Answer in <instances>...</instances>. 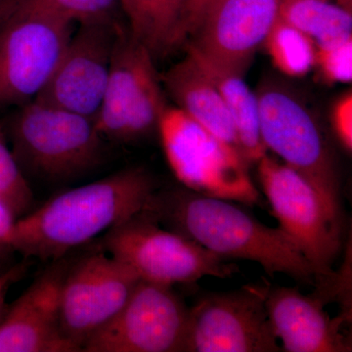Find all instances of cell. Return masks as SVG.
<instances>
[{
    "mask_svg": "<svg viewBox=\"0 0 352 352\" xmlns=\"http://www.w3.org/2000/svg\"><path fill=\"white\" fill-rule=\"evenodd\" d=\"M141 212L221 258L254 261L270 276L283 273L303 283L315 281L311 264L282 229L264 226L232 201L184 186L156 189Z\"/></svg>",
    "mask_w": 352,
    "mask_h": 352,
    "instance_id": "6da1fadb",
    "label": "cell"
},
{
    "mask_svg": "<svg viewBox=\"0 0 352 352\" xmlns=\"http://www.w3.org/2000/svg\"><path fill=\"white\" fill-rule=\"evenodd\" d=\"M156 189L147 171L131 168L68 190L16 220L9 248L25 258H64L138 214Z\"/></svg>",
    "mask_w": 352,
    "mask_h": 352,
    "instance_id": "7a4b0ae2",
    "label": "cell"
},
{
    "mask_svg": "<svg viewBox=\"0 0 352 352\" xmlns=\"http://www.w3.org/2000/svg\"><path fill=\"white\" fill-rule=\"evenodd\" d=\"M2 126L29 182H76L101 166L107 157V140L94 120L36 101L16 108Z\"/></svg>",
    "mask_w": 352,
    "mask_h": 352,
    "instance_id": "3957f363",
    "label": "cell"
},
{
    "mask_svg": "<svg viewBox=\"0 0 352 352\" xmlns=\"http://www.w3.org/2000/svg\"><path fill=\"white\" fill-rule=\"evenodd\" d=\"M256 94L266 150L307 178L331 214L342 221L339 171L314 113L302 96L281 80H264Z\"/></svg>",
    "mask_w": 352,
    "mask_h": 352,
    "instance_id": "277c9868",
    "label": "cell"
},
{
    "mask_svg": "<svg viewBox=\"0 0 352 352\" xmlns=\"http://www.w3.org/2000/svg\"><path fill=\"white\" fill-rule=\"evenodd\" d=\"M157 133L166 161L185 188L244 205L258 203L249 163L237 148L175 106L168 105L164 111Z\"/></svg>",
    "mask_w": 352,
    "mask_h": 352,
    "instance_id": "5b68a950",
    "label": "cell"
},
{
    "mask_svg": "<svg viewBox=\"0 0 352 352\" xmlns=\"http://www.w3.org/2000/svg\"><path fill=\"white\" fill-rule=\"evenodd\" d=\"M99 247L141 280L168 286L193 283L207 276L224 279L238 270L195 241L164 228L141 212L102 235Z\"/></svg>",
    "mask_w": 352,
    "mask_h": 352,
    "instance_id": "8992f818",
    "label": "cell"
},
{
    "mask_svg": "<svg viewBox=\"0 0 352 352\" xmlns=\"http://www.w3.org/2000/svg\"><path fill=\"white\" fill-rule=\"evenodd\" d=\"M155 59L124 23L118 32L103 100L94 122L112 142H136L157 131L168 107Z\"/></svg>",
    "mask_w": 352,
    "mask_h": 352,
    "instance_id": "52a82bcc",
    "label": "cell"
},
{
    "mask_svg": "<svg viewBox=\"0 0 352 352\" xmlns=\"http://www.w3.org/2000/svg\"><path fill=\"white\" fill-rule=\"evenodd\" d=\"M258 164L259 182L279 228L311 264L315 280L325 283L333 276L331 266L342 245V221L298 171L267 154Z\"/></svg>",
    "mask_w": 352,
    "mask_h": 352,
    "instance_id": "ba28073f",
    "label": "cell"
},
{
    "mask_svg": "<svg viewBox=\"0 0 352 352\" xmlns=\"http://www.w3.org/2000/svg\"><path fill=\"white\" fill-rule=\"evenodd\" d=\"M75 27L20 0L0 27V110L36 100Z\"/></svg>",
    "mask_w": 352,
    "mask_h": 352,
    "instance_id": "9c48e42d",
    "label": "cell"
},
{
    "mask_svg": "<svg viewBox=\"0 0 352 352\" xmlns=\"http://www.w3.org/2000/svg\"><path fill=\"white\" fill-rule=\"evenodd\" d=\"M189 314L173 286L140 280L124 307L89 338L82 351H184Z\"/></svg>",
    "mask_w": 352,
    "mask_h": 352,
    "instance_id": "30bf717a",
    "label": "cell"
},
{
    "mask_svg": "<svg viewBox=\"0 0 352 352\" xmlns=\"http://www.w3.org/2000/svg\"><path fill=\"white\" fill-rule=\"evenodd\" d=\"M138 275L99 248L72 256L60 300V329L65 340L82 351L85 342L124 307Z\"/></svg>",
    "mask_w": 352,
    "mask_h": 352,
    "instance_id": "8fae6325",
    "label": "cell"
},
{
    "mask_svg": "<svg viewBox=\"0 0 352 352\" xmlns=\"http://www.w3.org/2000/svg\"><path fill=\"white\" fill-rule=\"evenodd\" d=\"M261 286L201 296L190 308L184 351H281Z\"/></svg>",
    "mask_w": 352,
    "mask_h": 352,
    "instance_id": "7c38bea8",
    "label": "cell"
},
{
    "mask_svg": "<svg viewBox=\"0 0 352 352\" xmlns=\"http://www.w3.org/2000/svg\"><path fill=\"white\" fill-rule=\"evenodd\" d=\"M124 24L78 25L34 101L94 120L107 87L118 32Z\"/></svg>",
    "mask_w": 352,
    "mask_h": 352,
    "instance_id": "4fadbf2b",
    "label": "cell"
},
{
    "mask_svg": "<svg viewBox=\"0 0 352 352\" xmlns=\"http://www.w3.org/2000/svg\"><path fill=\"white\" fill-rule=\"evenodd\" d=\"M282 0H212L184 45L245 76L279 19Z\"/></svg>",
    "mask_w": 352,
    "mask_h": 352,
    "instance_id": "5bb4252c",
    "label": "cell"
},
{
    "mask_svg": "<svg viewBox=\"0 0 352 352\" xmlns=\"http://www.w3.org/2000/svg\"><path fill=\"white\" fill-rule=\"evenodd\" d=\"M71 254L50 261L0 324V352H76L60 329V300Z\"/></svg>",
    "mask_w": 352,
    "mask_h": 352,
    "instance_id": "9a60e30c",
    "label": "cell"
},
{
    "mask_svg": "<svg viewBox=\"0 0 352 352\" xmlns=\"http://www.w3.org/2000/svg\"><path fill=\"white\" fill-rule=\"evenodd\" d=\"M268 318L283 351L347 352L351 340L342 331L346 317L331 318L320 296H305L298 288L261 286Z\"/></svg>",
    "mask_w": 352,
    "mask_h": 352,
    "instance_id": "2e32d148",
    "label": "cell"
},
{
    "mask_svg": "<svg viewBox=\"0 0 352 352\" xmlns=\"http://www.w3.org/2000/svg\"><path fill=\"white\" fill-rule=\"evenodd\" d=\"M161 80L175 107L239 150L235 126L226 102L207 74L188 54L164 72Z\"/></svg>",
    "mask_w": 352,
    "mask_h": 352,
    "instance_id": "e0dca14e",
    "label": "cell"
},
{
    "mask_svg": "<svg viewBox=\"0 0 352 352\" xmlns=\"http://www.w3.org/2000/svg\"><path fill=\"white\" fill-rule=\"evenodd\" d=\"M188 54L208 76L219 90L232 117L238 148L248 163H258L267 154L259 132L258 101L244 75L206 57L191 46L184 45Z\"/></svg>",
    "mask_w": 352,
    "mask_h": 352,
    "instance_id": "ac0fdd59",
    "label": "cell"
},
{
    "mask_svg": "<svg viewBox=\"0 0 352 352\" xmlns=\"http://www.w3.org/2000/svg\"><path fill=\"white\" fill-rule=\"evenodd\" d=\"M185 0H120L126 27L155 61L179 48L178 31Z\"/></svg>",
    "mask_w": 352,
    "mask_h": 352,
    "instance_id": "d6986e66",
    "label": "cell"
},
{
    "mask_svg": "<svg viewBox=\"0 0 352 352\" xmlns=\"http://www.w3.org/2000/svg\"><path fill=\"white\" fill-rule=\"evenodd\" d=\"M280 19L294 25L316 46L352 38V12L327 0H282Z\"/></svg>",
    "mask_w": 352,
    "mask_h": 352,
    "instance_id": "ffe728a7",
    "label": "cell"
},
{
    "mask_svg": "<svg viewBox=\"0 0 352 352\" xmlns=\"http://www.w3.org/2000/svg\"><path fill=\"white\" fill-rule=\"evenodd\" d=\"M273 66L289 78H302L314 69L316 46L294 25L278 19L263 44Z\"/></svg>",
    "mask_w": 352,
    "mask_h": 352,
    "instance_id": "44dd1931",
    "label": "cell"
},
{
    "mask_svg": "<svg viewBox=\"0 0 352 352\" xmlns=\"http://www.w3.org/2000/svg\"><path fill=\"white\" fill-rule=\"evenodd\" d=\"M69 24L88 25L120 22V0H22Z\"/></svg>",
    "mask_w": 352,
    "mask_h": 352,
    "instance_id": "7402d4cb",
    "label": "cell"
},
{
    "mask_svg": "<svg viewBox=\"0 0 352 352\" xmlns=\"http://www.w3.org/2000/svg\"><path fill=\"white\" fill-rule=\"evenodd\" d=\"M0 201L16 220L29 214L34 201L29 180L23 175L13 156L2 124H0Z\"/></svg>",
    "mask_w": 352,
    "mask_h": 352,
    "instance_id": "603a6c76",
    "label": "cell"
},
{
    "mask_svg": "<svg viewBox=\"0 0 352 352\" xmlns=\"http://www.w3.org/2000/svg\"><path fill=\"white\" fill-rule=\"evenodd\" d=\"M316 46V45H315ZM314 69L331 85L352 80V38L329 45L316 46Z\"/></svg>",
    "mask_w": 352,
    "mask_h": 352,
    "instance_id": "cb8c5ba5",
    "label": "cell"
},
{
    "mask_svg": "<svg viewBox=\"0 0 352 352\" xmlns=\"http://www.w3.org/2000/svg\"><path fill=\"white\" fill-rule=\"evenodd\" d=\"M331 124L336 138L346 152L352 150V94L351 90L340 95L331 110Z\"/></svg>",
    "mask_w": 352,
    "mask_h": 352,
    "instance_id": "d4e9b609",
    "label": "cell"
},
{
    "mask_svg": "<svg viewBox=\"0 0 352 352\" xmlns=\"http://www.w3.org/2000/svg\"><path fill=\"white\" fill-rule=\"evenodd\" d=\"M212 0H185L178 31V45H184L195 31L197 25Z\"/></svg>",
    "mask_w": 352,
    "mask_h": 352,
    "instance_id": "484cf974",
    "label": "cell"
},
{
    "mask_svg": "<svg viewBox=\"0 0 352 352\" xmlns=\"http://www.w3.org/2000/svg\"><path fill=\"white\" fill-rule=\"evenodd\" d=\"M24 271V266L17 265L6 271V272H0V324L3 320L7 307H8L6 302L7 292H8L11 285L22 276Z\"/></svg>",
    "mask_w": 352,
    "mask_h": 352,
    "instance_id": "4316f807",
    "label": "cell"
},
{
    "mask_svg": "<svg viewBox=\"0 0 352 352\" xmlns=\"http://www.w3.org/2000/svg\"><path fill=\"white\" fill-rule=\"evenodd\" d=\"M15 221L16 219H14L10 210L0 201V248L2 250L10 249L9 238H10Z\"/></svg>",
    "mask_w": 352,
    "mask_h": 352,
    "instance_id": "83f0119b",
    "label": "cell"
},
{
    "mask_svg": "<svg viewBox=\"0 0 352 352\" xmlns=\"http://www.w3.org/2000/svg\"><path fill=\"white\" fill-rule=\"evenodd\" d=\"M20 0H0V27L17 8Z\"/></svg>",
    "mask_w": 352,
    "mask_h": 352,
    "instance_id": "f1b7e54d",
    "label": "cell"
},
{
    "mask_svg": "<svg viewBox=\"0 0 352 352\" xmlns=\"http://www.w3.org/2000/svg\"><path fill=\"white\" fill-rule=\"evenodd\" d=\"M327 1H332V0H327ZM337 4L346 10L351 11L352 0H337Z\"/></svg>",
    "mask_w": 352,
    "mask_h": 352,
    "instance_id": "f546056e",
    "label": "cell"
},
{
    "mask_svg": "<svg viewBox=\"0 0 352 352\" xmlns=\"http://www.w3.org/2000/svg\"><path fill=\"white\" fill-rule=\"evenodd\" d=\"M1 251H3V250H2L1 248H0V252H1Z\"/></svg>",
    "mask_w": 352,
    "mask_h": 352,
    "instance_id": "4dcf8cb0",
    "label": "cell"
}]
</instances>
